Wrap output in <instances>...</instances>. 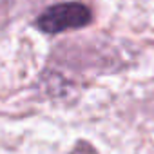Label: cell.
Returning <instances> with one entry per match:
<instances>
[{
  "label": "cell",
  "instance_id": "cell-1",
  "mask_svg": "<svg viewBox=\"0 0 154 154\" xmlns=\"http://www.w3.org/2000/svg\"><path fill=\"white\" fill-rule=\"evenodd\" d=\"M93 22V11L82 2H62L49 6L35 20V27L45 35H58L85 27Z\"/></svg>",
  "mask_w": 154,
  "mask_h": 154
}]
</instances>
